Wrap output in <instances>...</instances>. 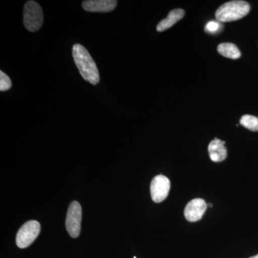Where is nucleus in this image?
Masks as SVG:
<instances>
[{"mask_svg":"<svg viewBox=\"0 0 258 258\" xmlns=\"http://www.w3.org/2000/svg\"><path fill=\"white\" fill-rule=\"evenodd\" d=\"M73 57L83 79L92 85L98 84L100 81L99 73L88 51L83 45L76 44L73 47Z\"/></svg>","mask_w":258,"mask_h":258,"instance_id":"1","label":"nucleus"},{"mask_svg":"<svg viewBox=\"0 0 258 258\" xmlns=\"http://www.w3.org/2000/svg\"><path fill=\"white\" fill-rule=\"evenodd\" d=\"M250 6L247 2L231 1L222 5L215 13L218 22L229 23L243 18L248 14Z\"/></svg>","mask_w":258,"mask_h":258,"instance_id":"2","label":"nucleus"},{"mask_svg":"<svg viewBox=\"0 0 258 258\" xmlns=\"http://www.w3.org/2000/svg\"><path fill=\"white\" fill-rule=\"evenodd\" d=\"M43 13L40 5L35 1H28L24 8L23 22L25 28L36 32L43 23Z\"/></svg>","mask_w":258,"mask_h":258,"instance_id":"3","label":"nucleus"},{"mask_svg":"<svg viewBox=\"0 0 258 258\" xmlns=\"http://www.w3.org/2000/svg\"><path fill=\"white\" fill-rule=\"evenodd\" d=\"M40 232V225L36 220H30L24 224L19 230L16 243L20 248H26L35 240Z\"/></svg>","mask_w":258,"mask_h":258,"instance_id":"4","label":"nucleus"},{"mask_svg":"<svg viewBox=\"0 0 258 258\" xmlns=\"http://www.w3.org/2000/svg\"><path fill=\"white\" fill-rule=\"evenodd\" d=\"M81 220H82V208L81 205L78 202H73L70 205L66 220V229L73 238H76L80 235Z\"/></svg>","mask_w":258,"mask_h":258,"instance_id":"5","label":"nucleus"},{"mask_svg":"<svg viewBox=\"0 0 258 258\" xmlns=\"http://www.w3.org/2000/svg\"><path fill=\"white\" fill-rule=\"evenodd\" d=\"M171 183L169 179L164 175L156 176L151 182V196L154 203H159L164 201L170 190Z\"/></svg>","mask_w":258,"mask_h":258,"instance_id":"6","label":"nucleus"},{"mask_svg":"<svg viewBox=\"0 0 258 258\" xmlns=\"http://www.w3.org/2000/svg\"><path fill=\"white\" fill-rule=\"evenodd\" d=\"M207 208L208 205L203 199H194L186 205L184 209L185 218L189 222L199 221L203 217Z\"/></svg>","mask_w":258,"mask_h":258,"instance_id":"7","label":"nucleus"},{"mask_svg":"<svg viewBox=\"0 0 258 258\" xmlns=\"http://www.w3.org/2000/svg\"><path fill=\"white\" fill-rule=\"evenodd\" d=\"M117 5L115 0H88L83 3V9L91 13H108Z\"/></svg>","mask_w":258,"mask_h":258,"instance_id":"8","label":"nucleus"},{"mask_svg":"<svg viewBox=\"0 0 258 258\" xmlns=\"http://www.w3.org/2000/svg\"><path fill=\"white\" fill-rule=\"evenodd\" d=\"M225 142L218 139H215L209 144L208 152L210 159L215 162H220L227 157Z\"/></svg>","mask_w":258,"mask_h":258,"instance_id":"9","label":"nucleus"},{"mask_svg":"<svg viewBox=\"0 0 258 258\" xmlns=\"http://www.w3.org/2000/svg\"><path fill=\"white\" fill-rule=\"evenodd\" d=\"M185 15L184 10L182 9H174L171 10L166 18L161 20L160 23L158 24L157 30L158 32H163L164 30L171 28L173 25H175L177 22L184 18Z\"/></svg>","mask_w":258,"mask_h":258,"instance_id":"10","label":"nucleus"},{"mask_svg":"<svg viewBox=\"0 0 258 258\" xmlns=\"http://www.w3.org/2000/svg\"><path fill=\"white\" fill-rule=\"evenodd\" d=\"M217 51L224 57L233 59V60L240 58L241 56V52L238 47L236 46L235 44L230 43V42L220 44L217 47Z\"/></svg>","mask_w":258,"mask_h":258,"instance_id":"11","label":"nucleus"},{"mask_svg":"<svg viewBox=\"0 0 258 258\" xmlns=\"http://www.w3.org/2000/svg\"><path fill=\"white\" fill-rule=\"evenodd\" d=\"M240 124L252 132H258V118L251 115H244L241 118Z\"/></svg>","mask_w":258,"mask_h":258,"instance_id":"12","label":"nucleus"},{"mask_svg":"<svg viewBox=\"0 0 258 258\" xmlns=\"http://www.w3.org/2000/svg\"><path fill=\"white\" fill-rule=\"evenodd\" d=\"M11 86L12 82L9 76L3 71H0V91H8Z\"/></svg>","mask_w":258,"mask_h":258,"instance_id":"13","label":"nucleus"},{"mask_svg":"<svg viewBox=\"0 0 258 258\" xmlns=\"http://www.w3.org/2000/svg\"><path fill=\"white\" fill-rule=\"evenodd\" d=\"M220 23L217 21H210L209 22L205 27V30L207 32H210V33H215L220 30Z\"/></svg>","mask_w":258,"mask_h":258,"instance_id":"14","label":"nucleus"},{"mask_svg":"<svg viewBox=\"0 0 258 258\" xmlns=\"http://www.w3.org/2000/svg\"><path fill=\"white\" fill-rule=\"evenodd\" d=\"M249 258H258V254H257V255H254L253 256V257H251Z\"/></svg>","mask_w":258,"mask_h":258,"instance_id":"15","label":"nucleus"},{"mask_svg":"<svg viewBox=\"0 0 258 258\" xmlns=\"http://www.w3.org/2000/svg\"><path fill=\"white\" fill-rule=\"evenodd\" d=\"M208 206L210 207V208H212V204H209V205H208Z\"/></svg>","mask_w":258,"mask_h":258,"instance_id":"16","label":"nucleus"}]
</instances>
